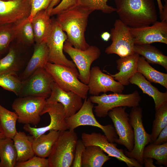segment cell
Listing matches in <instances>:
<instances>
[{
	"label": "cell",
	"instance_id": "4316f807",
	"mask_svg": "<svg viewBox=\"0 0 167 167\" xmlns=\"http://www.w3.org/2000/svg\"><path fill=\"white\" fill-rule=\"evenodd\" d=\"M134 52L144 58L149 63L161 66L167 71V56L150 44L135 45Z\"/></svg>",
	"mask_w": 167,
	"mask_h": 167
},
{
	"label": "cell",
	"instance_id": "f6af8a7d",
	"mask_svg": "<svg viewBox=\"0 0 167 167\" xmlns=\"http://www.w3.org/2000/svg\"><path fill=\"white\" fill-rule=\"evenodd\" d=\"M143 164L145 167H156L153 164L152 158H143Z\"/></svg>",
	"mask_w": 167,
	"mask_h": 167
},
{
	"label": "cell",
	"instance_id": "4dcf8cb0",
	"mask_svg": "<svg viewBox=\"0 0 167 167\" xmlns=\"http://www.w3.org/2000/svg\"><path fill=\"white\" fill-rule=\"evenodd\" d=\"M18 119L15 112L8 110L0 104V128L5 137L13 139L17 132L16 123Z\"/></svg>",
	"mask_w": 167,
	"mask_h": 167
},
{
	"label": "cell",
	"instance_id": "6da1fadb",
	"mask_svg": "<svg viewBox=\"0 0 167 167\" xmlns=\"http://www.w3.org/2000/svg\"><path fill=\"white\" fill-rule=\"evenodd\" d=\"M119 19L130 27L152 24L157 21L154 0H114Z\"/></svg>",
	"mask_w": 167,
	"mask_h": 167
},
{
	"label": "cell",
	"instance_id": "d6a6232c",
	"mask_svg": "<svg viewBox=\"0 0 167 167\" xmlns=\"http://www.w3.org/2000/svg\"><path fill=\"white\" fill-rule=\"evenodd\" d=\"M143 158H150L156 160V163L159 165L167 166V142L161 144L153 143L145 147Z\"/></svg>",
	"mask_w": 167,
	"mask_h": 167
},
{
	"label": "cell",
	"instance_id": "7c38bea8",
	"mask_svg": "<svg viewBox=\"0 0 167 167\" xmlns=\"http://www.w3.org/2000/svg\"><path fill=\"white\" fill-rule=\"evenodd\" d=\"M18 96H34L48 98L51 92V86L54 82L50 74L44 68H39L22 81Z\"/></svg>",
	"mask_w": 167,
	"mask_h": 167
},
{
	"label": "cell",
	"instance_id": "5b68a950",
	"mask_svg": "<svg viewBox=\"0 0 167 167\" xmlns=\"http://www.w3.org/2000/svg\"><path fill=\"white\" fill-rule=\"evenodd\" d=\"M84 99L81 108L75 114L66 118L68 130H74L83 126H90L99 128L102 130L110 142H115L118 136L114 127L112 124L104 126L101 124L95 118L93 111L94 105L89 98Z\"/></svg>",
	"mask_w": 167,
	"mask_h": 167
},
{
	"label": "cell",
	"instance_id": "8992f818",
	"mask_svg": "<svg viewBox=\"0 0 167 167\" xmlns=\"http://www.w3.org/2000/svg\"><path fill=\"white\" fill-rule=\"evenodd\" d=\"M46 103V99L42 97L18 96L14 101L12 107L18 115V123L36 126L40 122Z\"/></svg>",
	"mask_w": 167,
	"mask_h": 167
},
{
	"label": "cell",
	"instance_id": "ba28073f",
	"mask_svg": "<svg viewBox=\"0 0 167 167\" xmlns=\"http://www.w3.org/2000/svg\"><path fill=\"white\" fill-rule=\"evenodd\" d=\"M44 68L52 77L54 81L63 90L73 92L83 99L87 97V85L78 79V76L70 69L61 65L48 62Z\"/></svg>",
	"mask_w": 167,
	"mask_h": 167
},
{
	"label": "cell",
	"instance_id": "f35d334b",
	"mask_svg": "<svg viewBox=\"0 0 167 167\" xmlns=\"http://www.w3.org/2000/svg\"><path fill=\"white\" fill-rule=\"evenodd\" d=\"M31 6V11L28 17L31 21L33 17L39 11L46 10L52 0H28Z\"/></svg>",
	"mask_w": 167,
	"mask_h": 167
},
{
	"label": "cell",
	"instance_id": "ac0fdd59",
	"mask_svg": "<svg viewBox=\"0 0 167 167\" xmlns=\"http://www.w3.org/2000/svg\"><path fill=\"white\" fill-rule=\"evenodd\" d=\"M30 11L28 0H0V25L19 22L28 18Z\"/></svg>",
	"mask_w": 167,
	"mask_h": 167
},
{
	"label": "cell",
	"instance_id": "7bdbcfd3",
	"mask_svg": "<svg viewBox=\"0 0 167 167\" xmlns=\"http://www.w3.org/2000/svg\"><path fill=\"white\" fill-rule=\"evenodd\" d=\"M165 4L163 6L162 14L160 15L161 21L167 22V0H164Z\"/></svg>",
	"mask_w": 167,
	"mask_h": 167
},
{
	"label": "cell",
	"instance_id": "1f68e13d",
	"mask_svg": "<svg viewBox=\"0 0 167 167\" xmlns=\"http://www.w3.org/2000/svg\"><path fill=\"white\" fill-rule=\"evenodd\" d=\"M23 20L15 23L0 25L1 56L8 50L11 43L17 38Z\"/></svg>",
	"mask_w": 167,
	"mask_h": 167
},
{
	"label": "cell",
	"instance_id": "83f0119b",
	"mask_svg": "<svg viewBox=\"0 0 167 167\" xmlns=\"http://www.w3.org/2000/svg\"><path fill=\"white\" fill-rule=\"evenodd\" d=\"M110 159L99 146L89 145L86 147L82 157V167H102Z\"/></svg>",
	"mask_w": 167,
	"mask_h": 167
},
{
	"label": "cell",
	"instance_id": "9c48e42d",
	"mask_svg": "<svg viewBox=\"0 0 167 167\" xmlns=\"http://www.w3.org/2000/svg\"><path fill=\"white\" fill-rule=\"evenodd\" d=\"M63 51L69 55L79 72L78 78L88 85L90 76L91 66L101 54L100 49L94 45H90L85 50L74 48L67 40L65 42Z\"/></svg>",
	"mask_w": 167,
	"mask_h": 167
},
{
	"label": "cell",
	"instance_id": "74e56055",
	"mask_svg": "<svg viewBox=\"0 0 167 167\" xmlns=\"http://www.w3.org/2000/svg\"><path fill=\"white\" fill-rule=\"evenodd\" d=\"M15 167H50L48 159L35 155L28 160L17 162Z\"/></svg>",
	"mask_w": 167,
	"mask_h": 167
},
{
	"label": "cell",
	"instance_id": "7a4b0ae2",
	"mask_svg": "<svg viewBox=\"0 0 167 167\" xmlns=\"http://www.w3.org/2000/svg\"><path fill=\"white\" fill-rule=\"evenodd\" d=\"M93 11L80 4L57 15L56 20L74 48L84 50L90 46L84 34L89 16Z\"/></svg>",
	"mask_w": 167,
	"mask_h": 167
},
{
	"label": "cell",
	"instance_id": "60d3db41",
	"mask_svg": "<svg viewBox=\"0 0 167 167\" xmlns=\"http://www.w3.org/2000/svg\"><path fill=\"white\" fill-rule=\"evenodd\" d=\"M86 146L82 140H77L76 144L74 160L71 167H82V157L83 152Z\"/></svg>",
	"mask_w": 167,
	"mask_h": 167
},
{
	"label": "cell",
	"instance_id": "4fadbf2b",
	"mask_svg": "<svg viewBox=\"0 0 167 167\" xmlns=\"http://www.w3.org/2000/svg\"><path fill=\"white\" fill-rule=\"evenodd\" d=\"M48 113L50 118L49 125L45 126L36 128L29 124H24V129L36 139L47 131L53 130L61 131L68 129L66 121L64 108L60 103H47L43 112V115Z\"/></svg>",
	"mask_w": 167,
	"mask_h": 167
},
{
	"label": "cell",
	"instance_id": "7402d4cb",
	"mask_svg": "<svg viewBox=\"0 0 167 167\" xmlns=\"http://www.w3.org/2000/svg\"><path fill=\"white\" fill-rule=\"evenodd\" d=\"M140 55L135 53L120 58L116 61L117 69L119 71L112 75L107 72L113 79L123 86H127L129 79L137 72V63Z\"/></svg>",
	"mask_w": 167,
	"mask_h": 167
},
{
	"label": "cell",
	"instance_id": "5bb4252c",
	"mask_svg": "<svg viewBox=\"0 0 167 167\" xmlns=\"http://www.w3.org/2000/svg\"><path fill=\"white\" fill-rule=\"evenodd\" d=\"M126 109V107L114 108L108 112V115L112 120L118 136L115 143L124 146L131 152L134 147V132Z\"/></svg>",
	"mask_w": 167,
	"mask_h": 167
},
{
	"label": "cell",
	"instance_id": "f1b7e54d",
	"mask_svg": "<svg viewBox=\"0 0 167 167\" xmlns=\"http://www.w3.org/2000/svg\"><path fill=\"white\" fill-rule=\"evenodd\" d=\"M137 72L142 74L150 82L159 84L167 89V74L152 67L142 56H139L138 59Z\"/></svg>",
	"mask_w": 167,
	"mask_h": 167
},
{
	"label": "cell",
	"instance_id": "8d00e7d4",
	"mask_svg": "<svg viewBox=\"0 0 167 167\" xmlns=\"http://www.w3.org/2000/svg\"><path fill=\"white\" fill-rule=\"evenodd\" d=\"M83 6L94 11L100 10L105 14H110L116 11V8L109 6L107 2L109 0H79Z\"/></svg>",
	"mask_w": 167,
	"mask_h": 167
},
{
	"label": "cell",
	"instance_id": "681fc988",
	"mask_svg": "<svg viewBox=\"0 0 167 167\" xmlns=\"http://www.w3.org/2000/svg\"><path fill=\"white\" fill-rule=\"evenodd\" d=\"M3 1H8V0H2Z\"/></svg>",
	"mask_w": 167,
	"mask_h": 167
},
{
	"label": "cell",
	"instance_id": "bcb514c9",
	"mask_svg": "<svg viewBox=\"0 0 167 167\" xmlns=\"http://www.w3.org/2000/svg\"><path fill=\"white\" fill-rule=\"evenodd\" d=\"M101 37L104 41H108L110 39V34L107 32H104L101 34Z\"/></svg>",
	"mask_w": 167,
	"mask_h": 167
},
{
	"label": "cell",
	"instance_id": "cb8c5ba5",
	"mask_svg": "<svg viewBox=\"0 0 167 167\" xmlns=\"http://www.w3.org/2000/svg\"><path fill=\"white\" fill-rule=\"evenodd\" d=\"M45 10L38 12L31 22L36 43H46L52 27V20Z\"/></svg>",
	"mask_w": 167,
	"mask_h": 167
},
{
	"label": "cell",
	"instance_id": "e0dca14e",
	"mask_svg": "<svg viewBox=\"0 0 167 167\" xmlns=\"http://www.w3.org/2000/svg\"><path fill=\"white\" fill-rule=\"evenodd\" d=\"M87 85L88 92L93 96H98L101 92L105 93L108 92L122 93L125 88L110 75L103 72L98 66L91 69Z\"/></svg>",
	"mask_w": 167,
	"mask_h": 167
},
{
	"label": "cell",
	"instance_id": "277c9868",
	"mask_svg": "<svg viewBox=\"0 0 167 167\" xmlns=\"http://www.w3.org/2000/svg\"><path fill=\"white\" fill-rule=\"evenodd\" d=\"M92 103L97 104L94 106L96 116L105 118L108 112L113 108L120 106L135 107L139 106L141 98L139 92L135 91L129 94L113 93L100 96H92L89 98Z\"/></svg>",
	"mask_w": 167,
	"mask_h": 167
},
{
	"label": "cell",
	"instance_id": "d590c367",
	"mask_svg": "<svg viewBox=\"0 0 167 167\" xmlns=\"http://www.w3.org/2000/svg\"><path fill=\"white\" fill-rule=\"evenodd\" d=\"M17 38L23 45L29 46L35 42L32 22L28 18L22 21Z\"/></svg>",
	"mask_w": 167,
	"mask_h": 167
},
{
	"label": "cell",
	"instance_id": "9a60e30c",
	"mask_svg": "<svg viewBox=\"0 0 167 167\" xmlns=\"http://www.w3.org/2000/svg\"><path fill=\"white\" fill-rule=\"evenodd\" d=\"M82 140L85 145H95L99 147L109 156L116 158L120 161L125 162L128 167H142L135 159L126 156L124 150L117 148L116 143L109 142L105 135L95 132L88 134L83 133Z\"/></svg>",
	"mask_w": 167,
	"mask_h": 167
},
{
	"label": "cell",
	"instance_id": "603a6c76",
	"mask_svg": "<svg viewBox=\"0 0 167 167\" xmlns=\"http://www.w3.org/2000/svg\"><path fill=\"white\" fill-rule=\"evenodd\" d=\"M130 83L135 84L143 92L151 97L154 100L155 111L167 103V91H160L141 73L137 72L129 80Z\"/></svg>",
	"mask_w": 167,
	"mask_h": 167
},
{
	"label": "cell",
	"instance_id": "30bf717a",
	"mask_svg": "<svg viewBox=\"0 0 167 167\" xmlns=\"http://www.w3.org/2000/svg\"><path fill=\"white\" fill-rule=\"evenodd\" d=\"M142 109L140 106L132 108L129 114L130 123L134 132V147L129 152L125 149L124 153L130 158L135 159L140 164L143 165V152L149 143H152L150 134L145 131L142 121Z\"/></svg>",
	"mask_w": 167,
	"mask_h": 167
},
{
	"label": "cell",
	"instance_id": "2e32d148",
	"mask_svg": "<svg viewBox=\"0 0 167 167\" xmlns=\"http://www.w3.org/2000/svg\"><path fill=\"white\" fill-rule=\"evenodd\" d=\"M130 32L137 45L160 42L167 44V22L156 21L143 27H130Z\"/></svg>",
	"mask_w": 167,
	"mask_h": 167
},
{
	"label": "cell",
	"instance_id": "3957f363",
	"mask_svg": "<svg viewBox=\"0 0 167 167\" xmlns=\"http://www.w3.org/2000/svg\"><path fill=\"white\" fill-rule=\"evenodd\" d=\"M77 139L74 130L60 131L48 157L50 167L72 166Z\"/></svg>",
	"mask_w": 167,
	"mask_h": 167
},
{
	"label": "cell",
	"instance_id": "b9f144b4",
	"mask_svg": "<svg viewBox=\"0 0 167 167\" xmlns=\"http://www.w3.org/2000/svg\"><path fill=\"white\" fill-rule=\"evenodd\" d=\"M167 142V126L161 132L156 139L153 143L156 144H161Z\"/></svg>",
	"mask_w": 167,
	"mask_h": 167
},
{
	"label": "cell",
	"instance_id": "7dc6e473",
	"mask_svg": "<svg viewBox=\"0 0 167 167\" xmlns=\"http://www.w3.org/2000/svg\"><path fill=\"white\" fill-rule=\"evenodd\" d=\"M158 7L159 10L160 15H161L162 12L163 6V5L161 0H156Z\"/></svg>",
	"mask_w": 167,
	"mask_h": 167
},
{
	"label": "cell",
	"instance_id": "44dd1931",
	"mask_svg": "<svg viewBox=\"0 0 167 167\" xmlns=\"http://www.w3.org/2000/svg\"><path fill=\"white\" fill-rule=\"evenodd\" d=\"M28 61L21 57L17 48L9 46L6 55L0 58V75L10 74L18 76Z\"/></svg>",
	"mask_w": 167,
	"mask_h": 167
},
{
	"label": "cell",
	"instance_id": "d4e9b609",
	"mask_svg": "<svg viewBox=\"0 0 167 167\" xmlns=\"http://www.w3.org/2000/svg\"><path fill=\"white\" fill-rule=\"evenodd\" d=\"M33 139L24 132L16 133L13 139L17 152V162L26 161L35 155L32 148Z\"/></svg>",
	"mask_w": 167,
	"mask_h": 167
},
{
	"label": "cell",
	"instance_id": "e575fe53",
	"mask_svg": "<svg viewBox=\"0 0 167 167\" xmlns=\"http://www.w3.org/2000/svg\"><path fill=\"white\" fill-rule=\"evenodd\" d=\"M22 82L17 75L7 74L0 75V86L13 92L17 96L20 91Z\"/></svg>",
	"mask_w": 167,
	"mask_h": 167
},
{
	"label": "cell",
	"instance_id": "ffe728a7",
	"mask_svg": "<svg viewBox=\"0 0 167 167\" xmlns=\"http://www.w3.org/2000/svg\"><path fill=\"white\" fill-rule=\"evenodd\" d=\"M48 49L45 42L36 43L33 52L25 68L18 76L23 81L37 69L44 68L49 62Z\"/></svg>",
	"mask_w": 167,
	"mask_h": 167
},
{
	"label": "cell",
	"instance_id": "836d02e7",
	"mask_svg": "<svg viewBox=\"0 0 167 167\" xmlns=\"http://www.w3.org/2000/svg\"><path fill=\"white\" fill-rule=\"evenodd\" d=\"M167 126V103L156 111L150 134L152 143L156 139L161 131Z\"/></svg>",
	"mask_w": 167,
	"mask_h": 167
},
{
	"label": "cell",
	"instance_id": "f907efd6",
	"mask_svg": "<svg viewBox=\"0 0 167 167\" xmlns=\"http://www.w3.org/2000/svg\"><path fill=\"white\" fill-rule=\"evenodd\" d=\"M1 55H0V58H1L0 57Z\"/></svg>",
	"mask_w": 167,
	"mask_h": 167
},
{
	"label": "cell",
	"instance_id": "c3c4849f",
	"mask_svg": "<svg viewBox=\"0 0 167 167\" xmlns=\"http://www.w3.org/2000/svg\"><path fill=\"white\" fill-rule=\"evenodd\" d=\"M5 138V137L2 132V131L0 128V140L3 139H4Z\"/></svg>",
	"mask_w": 167,
	"mask_h": 167
},
{
	"label": "cell",
	"instance_id": "ee69618b",
	"mask_svg": "<svg viewBox=\"0 0 167 167\" xmlns=\"http://www.w3.org/2000/svg\"><path fill=\"white\" fill-rule=\"evenodd\" d=\"M61 0H52L48 8L45 10L50 16V14L52 9L58 5Z\"/></svg>",
	"mask_w": 167,
	"mask_h": 167
},
{
	"label": "cell",
	"instance_id": "f546056e",
	"mask_svg": "<svg viewBox=\"0 0 167 167\" xmlns=\"http://www.w3.org/2000/svg\"><path fill=\"white\" fill-rule=\"evenodd\" d=\"M17 156L13 139L5 137L0 140V167H15Z\"/></svg>",
	"mask_w": 167,
	"mask_h": 167
},
{
	"label": "cell",
	"instance_id": "d6986e66",
	"mask_svg": "<svg viewBox=\"0 0 167 167\" xmlns=\"http://www.w3.org/2000/svg\"><path fill=\"white\" fill-rule=\"evenodd\" d=\"M82 99L73 92L63 90L54 82L51 86V94L46 101L47 103H61L64 107L66 118L74 114L81 108L83 104Z\"/></svg>",
	"mask_w": 167,
	"mask_h": 167
},
{
	"label": "cell",
	"instance_id": "ab89813d",
	"mask_svg": "<svg viewBox=\"0 0 167 167\" xmlns=\"http://www.w3.org/2000/svg\"><path fill=\"white\" fill-rule=\"evenodd\" d=\"M80 5L79 0H61L52 10L50 16H53Z\"/></svg>",
	"mask_w": 167,
	"mask_h": 167
},
{
	"label": "cell",
	"instance_id": "484cf974",
	"mask_svg": "<svg viewBox=\"0 0 167 167\" xmlns=\"http://www.w3.org/2000/svg\"><path fill=\"white\" fill-rule=\"evenodd\" d=\"M59 133L60 131L52 130L47 134H44L33 139L32 148L35 155L42 158L48 157Z\"/></svg>",
	"mask_w": 167,
	"mask_h": 167
},
{
	"label": "cell",
	"instance_id": "8fae6325",
	"mask_svg": "<svg viewBox=\"0 0 167 167\" xmlns=\"http://www.w3.org/2000/svg\"><path fill=\"white\" fill-rule=\"evenodd\" d=\"M110 34L112 42L105 49L107 54H115L123 58L135 53V44L130 27L119 19L115 20Z\"/></svg>",
	"mask_w": 167,
	"mask_h": 167
},
{
	"label": "cell",
	"instance_id": "52a82bcc",
	"mask_svg": "<svg viewBox=\"0 0 167 167\" xmlns=\"http://www.w3.org/2000/svg\"><path fill=\"white\" fill-rule=\"evenodd\" d=\"M51 20V29L46 42L48 49L49 62L67 67L78 77L79 72L76 66L72 61L66 57L63 52L67 35L55 19L53 18Z\"/></svg>",
	"mask_w": 167,
	"mask_h": 167
}]
</instances>
